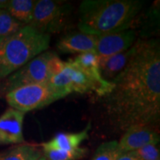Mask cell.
Here are the masks:
<instances>
[{
	"label": "cell",
	"mask_w": 160,
	"mask_h": 160,
	"mask_svg": "<svg viewBox=\"0 0 160 160\" xmlns=\"http://www.w3.org/2000/svg\"><path fill=\"white\" fill-rule=\"evenodd\" d=\"M136 51L103 98L105 115L116 130L154 128L160 122V45L157 39H138Z\"/></svg>",
	"instance_id": "obj_1"
},
{
	"label": "cell",
	"mask_w": 160,
	"mask_h": 160,
	"mask_svg": "<svg viewBox=\"0 0 160 160\" xmlns=\"http://www.w3.org/2000/svg\"><path fill=\"white\" fill-rule=\"evenodd\" d=\"M144 4L141 0H85L79 5L78 28L95 36L129 29Z\"/></svg>",
	"instance_id": "obj_2"
},
{
	"label": "cell",
	"mask_w": 160,
	"mask_h": 160,
	"mask_svg": "<svg viewBox=\"0 0 160 160\" xmlns=\"http://www.w3.org/2000/svg\"><path fill=\"white\" fill-rule=\"evenodd\" d=\"M51 36L30 25L0 38V79H4L48 49Z\"/></svg>",
	"instance_id": "obj_3"
},
{
	"label": "cell",
	"mask_w": 160,
	"mask_h": 160,
	"mask_svg": "<svg viewBox=\"0 0 160 160\" xmlns=\"http://www.w3.org/2000/svg\"><path fill=\"white\" fill-rule=\"evenodd\" d=\"M64 63L54 52H43L4 79L0 85V92L5 95L17 88L48 82L61 71Z\"/></svg>",
	"instance_id": "obj_4"
},
{
	"label": "cell",
	"mask_w": 160,
	"mask_h": 160,
	"mask_svg": "<svg viewBox=\"0 0 160 160\" xmlns=\"http://www.w3.org/2000/svg\"><path fill=\"white\" fill-rule=\"evenodd\" d=\"M68 95V92L55 88L48 82L17 88L5 96L10 107L25 113L42 108Z\"/></svg>",
	"instance_id": "obj_5"
},
{
	"label": "cell",
	"mask_w": 160,
	"mask_h": 160,
	"mask_svg": "<svg viewBox=\"0 0 160 160\" xmlns=\"http://www.w3.org/2000/svg\"><path fill=\"white\" fill-rule=\"evenodd\" d=\"M71 8L68 3L53 0L35 1L33 16L28 25L45 34L59 33L68 22Z\"/></svg>",
	"instance_id": "obj_6"
},
{
	"label": "cell",
	"mask_w": 160,
	"mask_h": 160,
	"mask_svg": "<svg viewBox=\"0 0 160 160\" xmlns=\"http://www.w3.org/2000/svg\"><path fill=\"white\" fill-rule=\"evenodd\" d=\"M48 82L55 88L68 92L69 94L94 92L99 95V89L97 84L72 61L64 63L61 71L53 76Z\"/></svg>",
	"instance_id": "obj_7"
},
{
	"label": "cell",
	"mask_w": 160,
	"mask_h": 160,
	"mask_svg": "<svg viewBox=\"0 0 160 160\" xmlns=\"http://www.w3.org/2000/svg\"><path fill=\"white\" fill-rule=\"evenodd\" d=\"M137 38V31L131 28L97 36L94 51L99 58L111 57L131 48Z\"/></svg>",
	"instance_id": "obj_8"
},
{
	"label": "cell",
	"mask_w": 160,
	"mask_h": 160,
	"mask_svg": "<svg viewBox=\"0 0 160 160\" xmlns=\"http://www.w3.org/2000/svg\"><path fill=\"white\" fill-rule=\"evenodd\" d=\"M25 114L10 108L0 116V145H19L25 142L22 131Z\"/></svg>",
	"instance_id": "obj_9"
},
{
	"label": "cell",
	"mask_w": 160,
	"mask_h": 160,
	"mask_svg": "<svg viewBox=\"0 0 160 160\" xmlns=\"http://www.w3.org/2000/svg\"><path fill=\"white\" fill-rule=\"evenodd\" d=\"M159 134L157 130L148 126H133L125 131L118 142L121 153L134 151L144 146L159 142Z\"/></svg>",
	"instance_id": "obj_10"
},
{
	"label": "cell",
	"mask_w": 160,
	"mask_h": 160,
	"mask_svg": "<svg viewBox=\"0 0 160 160\" xmlns=\"http://www.w3.org/2000/svg\"><path fill=\"white\" fill-rule=\"evenodd\" d=\"M72 62L97 84L99 89V97H102L111 91L113 84L106 81L102 77L99 67V57L94 51L79 54L74 59L72 60Z\"/></svg>",
	"instance_id": "obj_11"
},
{
	"label": "cell",
	"mask_w": 160,
	"mask_h": 160,
	"mask_svg": "<svg viewBox=\"0 0 160 160\" xmlns=\"http://www.w3.org/2000/svg\"><path fill=\"white\" fill-rule=\"evenodd\" d=\"M97 36L83 32H73L59 40L57 48L64 53H81L95 51Z\"/></svg>",
	"instance_id": "obj_12"
},
{
	"label": "cell",
	"mask_w": 160,
	"mask_h": 160,
	"mask_svg": "<svg viewBox=\"0 0 160 160\" xmlns=\"http://www.w3.org/2000/svg\"><path fill=\"white\" fill-rule=\"evenodd\" d=\"M135 43L131 48L121 53L111 57L99 58L100 71L104 79L111 82L123 71L134 54L136 51Z\"/></svg>",
	"instance_id": "obj_13"
},
{
	"label": "cell",
	"mask_w": 160,
	"mask_h": 160,
	"mask_svg": "<svg viewBox=\"0 0 160 160\" xmlns=\"http://www.w3.org/2000/svg\"><path fill=\"white\" fill-rule=\"evenodd\" d=\"M91 129V123L89 122L85 128L77 133H60L53 139L41 145L43 151L53 150H73L79 148V145L88 139V133Z\"/></svg>",
	"instance_id": "obj_14"
},
{
	"label": "cell",
	"mask_w": 160,
	"mask_h": 160,
	"mask_svg": "<svg viewBox=\"0 0 160 160\" xmlns=\"http://www.w3.org/2000/svg\"><path fill=\"white\" fill-rule=\"evenodd\" d=\"M42 156L37 146L23 143L0 152V160H37Z\"/></svg>",
	"instance_id": "obj_15"
},
{
	"label": "cell",
	"mask_w": 160,
	"mask_h": 160,
	"mask_svg": "<svg viewBox=\"0 0 160 160\" xmlns=\"http://www.w3.org/2000/svg\"><path fill=\"white\" fill-rule=\"evenodd\" d=\"M34 3L33 0H8L6 11L23 25H28L32 20Z\"/></svg>",
	"instance_id": "obj_16"
},
{
	"label": "cell",
	"mask_w": 160,
	"mask_h": 160,
	"mask_svg": "<svg viewBox=\"0 0 160 160\" xmlns=\"http://www.w3.org/2000/svg\"><path fill=\"white\" fill-rule=\"evenodd\" d=\"M86 148H77L73 150H53L43 151V157L46 160H80L85 157L88 153Z\"/></svg>",
	"instance_id": "obj_17"
},
{
	"label": "cell",
	"mask_w": 160,
	"mask_h": 160,
	"mask_svg": "<svg viewBox=\"0 0 160 160\" xmlns=\"http://www.w3.org/2000/svg\"><path fill=\"white\" fill-rule=\"evenodd\" d=\"M116 140L102 143L96 150L91 160H117L121 155Z\"/></svg>",
	"instance_id": "obj_18"
},
{
	"label": "cell",
	"mask_w": 160,
	"mask_h": 160,
	"mask_svg": "<svg viewBox=\"0 0 160 160\" xmlns=\"http://www.w3.org/2000/svg\"><path fill=\"white\" fill-rule=\"evenodd\" d=\"M25 25L13 18L6 10H0V38L15 33Z\"/></svg>",
	"instance_id": "obj_19"
},
{
	"label": "cell",
	"mask_w": 160,
	"mask_h": 160,
	"mask_svg": "<svg viewBox=\"0 0 160 160\" xmlns=\"http://www.w3.org/2000/svg\"><path fill=\"white\" fill-rule=\"evenodd\" d=\"M142 160H160L159 149L157 145L151 144L134 151Z\"/></svg>",
	"instance_id": "obj_20"
},
{
	"label": "cell",
	"mask_w": 160,
	"mask_h": 160,
	"mask_svg": "<svg viewBox=\"0 0 160 160\" xmlns=\"http://www.w3.org/2000/svg\"><path fill=\"white\" fill-rule=\"evenodd\" d=\"M117 160H142L138 156L134 153V151L127 152V153H122Z\"/></svg>",
	"instance_id": "obj_21"
},
{
	"label": "cell",
	"mask_w": 160,
	"mask_h": 160,
	"mask_svg": "<svg viewBox=\"0 0 160 160\" xmlns=\"http://www.w3.org/2000/svg\"><path fill=\"white\" fill-rule=\"evenodd\" d=\"M8 0H0V10H6Z\"/></svg>",
	"instance_id": "obj_22"
},
{
	"label": "cell",
	"mask_w": 160,
	"mask_h": 160,
	"mask_svg": "<svg viewBox=\"0 0 160 160\" xmlns=\"http://www.w3.org/2000/svg\"><path fill=\"white\" fill-rule=\"evenodd\" d=\"M37 160H46V159H45V158L43 156H42V157H40L39 159H38Z\"/></svg>",
	"instance_id": "obj_23"
}]
</instances>
